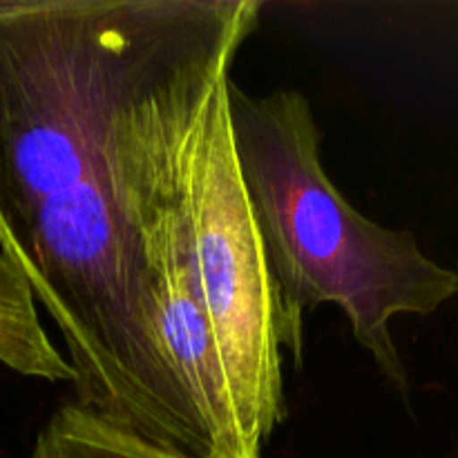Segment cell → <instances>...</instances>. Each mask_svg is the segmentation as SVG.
<instances>
[{
    "instance_id": "cell-4",
    "label": "cell",
    "mask_w": 458,
    "mask_h": 458,
    "mask_svg": "<svg viewBox=\"0 0 458 458\" xmlns=\"http://www.w3.org/2000/svg\"><path fill=\"white\" fill-rule=\"evenodd\" d=\"M233 63L219 67L192 106L182 148V206L197 293L231 394L249 458L286 416L282 344L267 255L233 137Z\"/></svg>"
},
{
    "instance_id": "cell-1",
    "label": "cell",
    "mask_w": 458,
    "mask_h": 458,
    "mask_svg": "<svg viewBox=\"0 0 458 458\" xmlns=\"http://www.w3.org/2000/svg\"><path fill=\"white\" fill-rule=\"evenodd\" d=\"M258 0H0V253L92 174L116 119L197 61L246 43Z\"/></svg>"
},
{
    "instance_id": "cell-6",
    "label": "cell",
    "mask_w": 458,
    "mask_h": 458,
    "mask_svg": "<svg viewBox=\"0 0 458 458\" xmlns=\"http://www.w3.org/2000/svg\"><path fill=\"white\" fill-rule=\"evenodd\" d=\"M31 458H188L107 423L94 411L61 405L38 432Z\"/></svg>"
},
{
    "instance_id": "cell-2",
    "label": "cell",
    "mask_w": 458,
    "mask_h": 458,
    "mask_svg": "<svg viewBox=\"0 0 458 458\" xmlns=\"http://www.w3.org/2000/svg\"><path fill=\"white\" fill-rule=\"evenodd\" d=\"M233 137L276 298L277 335L300 369L304 318L334 304L401 396L410 383L394 343L398 316H432L458 295V273L410 231L358 213L327 174L320 130L298 89L250 97L231 81Z\"/></svg>"
},
{
    "instance_id": "cell-5",
    "label": "cell",
    "mask_w": 458,
    "mask_h": 458,
    "mask_svg": "<svg viewBox=\"0 0 458 458\" xmlns=\"http://www.w3.org/2000/svg\"><path fill=\"white\" fill-rule=\"evenodd\" d=\"M0 362L7 369L45 383H74L65 353L40 322L30 282L0 253Z\"/></svg>"
},
{
    "instance_id": "cell-7",
    "label": "cell",
    "mask_w": 458,
    "mask_h": 458,
    "mask_svg": "<svg viewBox=\"0 0 458 458\" xmlns=\"http://www.w3.org/2000/svg\"><path fill=\"white\" fill-rule=\"evenodd\" d=\"M456 273H458V271H456Z\"/></svg>"
},
{
    "instance_id": "cell-3",
    "label": "cell",
    "mask_w": 458,
    "mask_h": 458,
    "mask_svg": "<svg viewBox=\"0 0 458 458\" xmlns=\"http://www.w3.org/2000/svg\"><path fill=\"white\" fill-rule=\"evenodd\" d=\"M231 43L121 112L112 165L137 233L146 325L188 411L204 458H249L233 411L208 318L197 293L182 206V148L188 116L219 67L235 63Z\"/></svg>"
}]
</instances>
